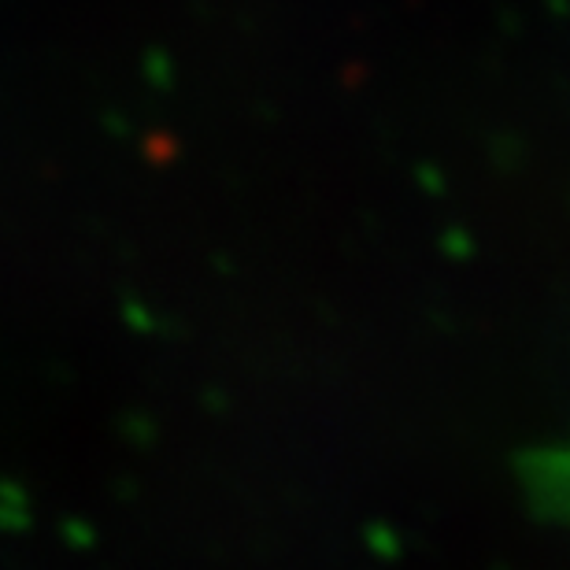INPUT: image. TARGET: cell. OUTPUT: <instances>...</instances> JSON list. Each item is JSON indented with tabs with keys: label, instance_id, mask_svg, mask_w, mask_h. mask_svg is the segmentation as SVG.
<instances>
[]
</instances>
